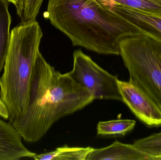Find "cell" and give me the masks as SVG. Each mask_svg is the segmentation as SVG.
<instances>
[{"mask_svg":"<svg viewBox=\"0 0 161 160\" xmlns=\"http://www.w3.org/2000/svg\"><path fill=\"white\" fill-rule=\"evenodd\" d=\"M0 117L5 120H8V114L7 109L1 98H0Z\"/></svg>","mask_w":161,"mask_h":160,"instance_id":"2e32d148","label":"cell"},{"mask_svg":"<svg viewBox=\"0 0 161 160\" xmlns=\"http://www.w3.org/2000/svg\"><path fill=\"white\" fill-rule=\"evenodd\" d=\"M6 1L9 2V3H12L13 4L15 5V6H17L19 4L20 0H6Z\"/></svg>","mask_w":161,"mask_h":160,"instance_id":"e0dca14e","label":"cell"},{"mask_svg":"<svg viewBox=\"0 0 161 160\" xmlns=\"http://www.w3.org/2000/svg\"><path fill=\"white\" fill-rule=\"evenodd\" d=\"M120 54L129 81L142 90L161 111V42L146 34L124 38Z\"/></svg>","mask_w":161,"mask_h":160,"instance_id":"277c9868","label":"cell"},{"mask_svg":"<svg viewBox=\"0 0 161 160\" xmlns=\"http://www.w3.org/2000/svg\"><path fill=\"white\" fill-rule=\"evenodd\" d=\"M22 138L10 123L0 119V160L34 158L36 154L25 147Z\"/></svg>","mask_w":161,"mask_h":160,"instance_id":"ba28073f","label":"cell"},{"mask_svg":"<svg viewBox=\"0 0 161 160\" xmlns=\"http://www.w3.org/2000/svg\"><path fill=\"white\" fill-rule=\"evenodd\" d=\"M101 1L110 9L137 26L144 34L161 42V17L142 13L105 0Z\"/></svg>","mask_w":161,"mask_h":160,"instance_id":"52a82bcc","label":"cell"},{"mask_svg":"<svg viewBox=\"0 0 161 160\" xmlns=\"http://www.w3.org/2000/svg\"><path fill=\"white\" fill-rule=\"evenodd\" d=\"M123 101L134 115L149 127L161 126V111L145 94L130 82L118 80Z\"/></svg>","mask_w":161,"mask_h":160,"instance_id":"8992f818","label":"cell"},{"mask_svg":"<svg viewBox=\"0 0 161 160\" xmlns=\"http://www.w3.org/2000/svg\"><path fill=\"white\" fill-rule=\"evenodd\" d=\"M44 17L73 45L100 54L119 55L121 39L144 34L101 0H50Z\"/></svg>","mask_w":161,"mask_h":160,"instance_id":"7a4b0ae2","label":"cell"},{"mask_svg":"<svg viewBox=\"0 0 161 160\" xmlns=\"http://www.w3.org/2000/svg\"><path fill=\"white\" fill-rule=\"evenodd\" d=\"M43 0H20L16 6L22 24L36 21Z\"/></svg>","mask_w":161,"mask_h":160,"instance_id":"9a60e30c","label":"cell"},{"mask_svg":"<svg viewBox=\"0 0 161 160\" xmlns=\"http://www.w3.org/2000/svg\"><path fill=\"white\" fill-rule=\"evenodd\" d=\"M73 57V68L68 74L75 82L89 91L95 100L123 101L117 77L101 68L81 50H75Z\"/></svg>","mask_w":161,"mask_h":160,"instance_id":"5b68a950","label":"cell"},{"mask_svg":"<svg viewBox=\"0 0 161 160\" xmlns=\"http://www.w3.org/2000/svg\"><path fill=\"white\" fill-rule=\"evenodd\" d=\"M152 160L148 154L137 149L132 144L114 142L104 148H93L86 160Z\"/></svg>","mask_w":161,"mask_h":160,"instance_id":"9c48e42d","label":"cell"},{"mask_svg":"<svg viewBox=\"0 0 161 160\" xmlns=\"http://www.w3.org/2000/svg\"><path fill=\"white\" fill-rule=\"evenodd\" d=\"M136 121L131 119H118L98 122L97 134L102 136L125 135L131 131L136 125Z\"/></svg>","mask_w":161,"mask_h":160,"instance_id":"7c38bea8","label":"cell"},{"mask_svg":"<svg viewBox=\"0 0 161 160\" xmlns=\"http://www.w3.org/2000/svg\"><path fill=\"white\" fill-rule=\"evenodd\" d=\"M132 144L151 156L152 160H161V132L136 140Z\"/></svg>","mask_w":161,"mask_h":160,"instance_id":"5bb4252c","label":"cell"},{"mask_svg":"<svg viewBox=\"0 0 161 160\" xmlns=\"http://www.w3.org/2000/svg\"><path fill=\"white\" fill-rule=\"evenodd\" d=\"M43 34L36 21L21 24L10 34L8 51L0 77V98L11 123L25 112L31 75Z\"/></svg>","mask_w":161,"mask_h":160,"instance_id":"3957f363","label":"cell"},{"mask_svg":"<svg viewBox=\"0 0 161 160\" xmlns=\"http://www.w3.org/2000/svg\"><path fill=\"white\" fill-rule=\"evenodd\" d=\"M92 147H70L64 145L54 151L36 155L33 158L36 160H86Z\"/></svg>","mask_w":161,"mask_h":160,"instance_id":"8fae6325","label":"cell"},{"mask_svg":"<svg viewBox=\"0 0 161 160\" xmlns=\"http://www.w3.org/2000/svg\"><path fill=\"white\" fill-rule=\"evenodd\" d=\"M94 100L89 91L68 73L56 70L39 52L31 75L26 110L10 124L25 142H36L60 118L82 110Z\"/></svg>","mask_w":161,"mask_h":160,"instance_id":"6da1fadb","label":"cell"},{"mask_svg":"<svg viewBox=\"0 0 161 160\" xmlns=\"http://www.w3.org/2000/svg\"><path fill=\"white\" fill-rule=\"evenodd\" d=\"M142 13L161 17V0H105Z\"/></svg>","mask_w":161,"mask_h":160,"instance_id":"4fadbf2b","label":"cell"},{"mask_svg":"<svg viewBox=\"0 0 161 160\" xmlns=\"http://www.w3.org/2000/svg\"><path fill=\"white\" fill-rule=\"evenodd\" d=\"M8 6V2L0 0V72L4 68L10 41L11 18Z\"/></svg>","mask_w":161,"mask_h":160,"instance_id":"30bf717a","label":"cell"}]
</instances>
